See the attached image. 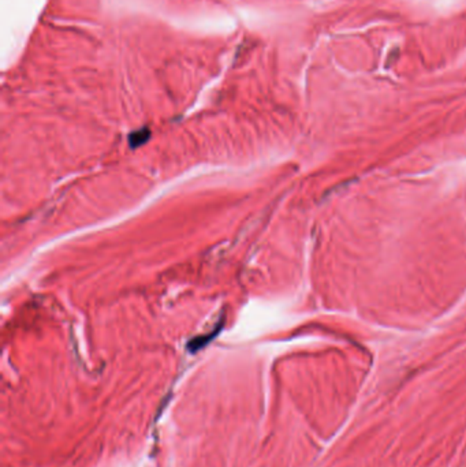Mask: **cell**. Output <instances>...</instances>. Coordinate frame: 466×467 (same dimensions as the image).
<instances>
[{"label":"cell","instance_id":"cell-1","mask_svg":"<svg viewBox=\"0 0 466 467\" xmlns=\"http://www.w3.org/2000/svg\"><path fill=\"white\" fill-rule=\"evenodd\" d=\"M150 136H151V133H150L148 130H140V131H137V133L130 134L129 143H130V145H132L133 148H137V147H140L141 144H144V143L150 138Z\"/></svg>","mask_w":466,"mask_h":467}]
</instances>
